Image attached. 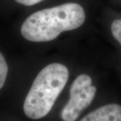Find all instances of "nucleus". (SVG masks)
Masks as SVG:
<instances>
[{"label": "nucleus", "mask_w": 121, "mask_h": 121, "mask_svg": "<svg viewBox=\"0 0 121 121\" xmlns=\"http://www.w3.org/2000/svg\"><path fill=\"white\" fill-rule=\"evenodd\" d=\"M85 20L86 13L81 5L66 3L31 14L22 24L20 32L28 41L48 42L63 32L79 28Z\"/></svg>", "instance_id": "1"}, {"label": "nucleus", "mask_w": 121, "mask_h": 121, "mask_svg": "<svg viewBox=\"0 0 121 121\" xmlns=\"http://www.w3.org/2000/svg\"><path fill=\"white\" fill-rule=\"evenodd\" d=\"M69 74L68 68L59 63L44 67L35 78L24 100L23 108L26 117L38 120L47 116L67 84Z\"/></svg>", "instance_id": "2"}, {"label": "nucleus", "mask_w": 121, "mask_h": 121, "mask_svg": "<svg viewBox=\"0 0 121 121\" xmlns=\"http://www.w3.org/2000/svg\"><path fill=\"white\" fill-rule=\"evenodd\" d=\"M97 89L92 85V79L87 74L78 75L72 83L69 99L63 108L60 117L63 121H75L94 98Z\"/></svg>", "instance_id": "3"}, {"label": "nucleus", "mask_w": 121, "mask_h": 121, "mask_svg": "<svg viewBox=\"0 0 121 121\" xmlns=\"http://www.w3.org/2000/svg\"><path fill=\"white\" fill-rule=\"evenodd\" d=\"M80 121H121V106L117 104L104 105L89 113Z\"/></svg>", "instance_id": "4"}, {"label": "nucleus", "mask_w": 121, "mask_h": 121, "mask_svg": "<svg viewBox=\"0 0 121 121\" xmlns=\"http://www.w3.org/2000/svg\"><path fill=\"white\" fill-rule=\"evenodd\" d=\"M8 73V66L5 59L0 52V90L5 84Z\"/></svg>", "instance_id": "5"}, {"label": "nucleus", "mask_w": 121, "mask_h": 121, "mask_svg": "<svg viewBox=\"0 0 121 121\" xmlns=\"http://www.w3.org/2000/svg\"><path fill=\"white\" fill-rule=\"evenodd\" d=\"M111 32L114 38L121 45V20H114L111 24Z\"/></svg>", "instance_id": "6"}, {"label": "nucleus", "mask_w": 121, "mask_h": 121, "mask_svg": "<svg viewBox=\"0 0 121 121\" xmlns=\"http://www.w3.org/2000/svg\"><path fill=\"white\" fill-rule=\"evenodd\" d=\"M15 1L20 4L26 5V6H31L37 4L44 0H15Z\"/></svg>", "instance_id": "7"}]
</instances>
